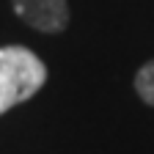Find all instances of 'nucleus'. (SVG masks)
<instances>
[{"label": "nucleus", "instance_id": "obj_1", "mask_svg": "<svg viewBox=\"0 0 154 154\" xmlns=\"http://www.w3.org/2000/svg\"><path fill=\"white\" fill-rule=\"evenodd\" d=\"M47 83V66L28 47H0V116L28 102Z\"/></svg>", "mask_w": 154, "mask_h": 154}, {"label": "nucleus", "instance_id": "obj_2", "mask_svg": "<svg viewBox=\"0 0 154 154\" xmlns=\"http://www.w3.org/2000/svg\"><path fill=\"white\" fill-rule=\"evenodd\" d=\"M14 14L25 25L42 33H61L69 25V3L66 0H11Z\"/></svg>", "mask_w": 154, "mask_h": 154}, {"label": "nucleus", "instance_id": "obj_3", "mask_svg": "<svg viewBox=\"0 0 154 154\" xmlns=\"http://www.w3.org/2000/svg\"><path fill=\"white\" fill-rule=\"evenodd\" d=\"M135 91H138V96L154 107V61L143 63L138 69V74H135Z\"/></svg>", "mask_w": 154, "mask_h": 154}]
</instances>
